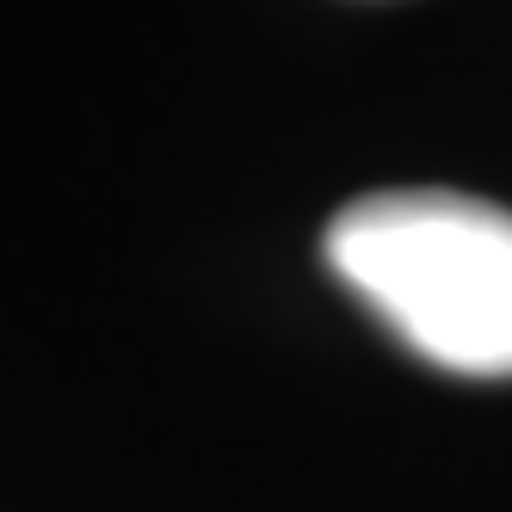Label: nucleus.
<instances>
[{
  "label": "nucleus",
  "instance_id": "nucleus-1",
  "mask_svg": "<svg viewBox=\"0 0 512 512\" xmlns=\"http://www.w3.org/2000/svg\"><path fill=\"white\" fill-rule=\"evenodd\" d=\"M327 266L420 358L512 377V210L463 192H377L327 223Z\"/></svg>",
  "mask_w": 512,
  "mask_h": 512
}]
</instances>
